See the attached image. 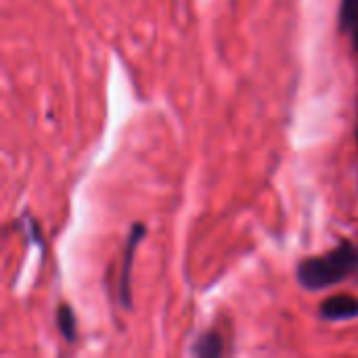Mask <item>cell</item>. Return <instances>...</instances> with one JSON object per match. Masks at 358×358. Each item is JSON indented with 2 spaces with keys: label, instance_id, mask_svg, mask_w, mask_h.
Returning a JSON list of instances; mask_svg holds the SVG:
<instances>
[{
  "label": "cell",
  "instance_id": "6da1fadb",
  "mask_svg": "<svg viewBox=\"0 0 358 358\" xmlns=\"http://www.w3.org/2000/svg\"><path fill=\"white\" fill-rule=\"evenodd\" d=\"M296 277L306 292H325L348 279H358V243L342 239L329 252L300 260Z\"/></svg>",
  "mask_w": 358,
  "mask_h": 358
},
{
  "label": "cell",
  "instance_id": "7a4b0ae2",
  "mask_svg": "<svg viewBox=\"0 0 358 358\" xmlns=\"http://www.w3.org/2000/svg\"><path fill=\"white\" fill-rule=\"evenodd\" d=\"M147 235V227L143 222H134L130 227L126 245H124V256H122V271L117 275V302L122 304L124 310L132 308V264H134V256L136 250L141 245V241Z\"/></svg>",
  "mask_w": 358,
  "mask_h": 358
},
{
  "label": "cell",
  "instance_id": "3957f363",
  "mask_svg": "<svg viewBox=\"0 0 358 358\" xmlns=\"http://www.w3.org/2000/svg\"><path fill=\"white\" fill-rule=\"evenodd\" d=\"M319 317L325 323H346L358 319V296L336 294L319 304Z\"/></svg>",
  "mask_w": 358,
  "mask_h": 358
},
{
  "label": "cell",
  "instance_id": "277c9868",
  "mask_svg": "<svg viewBox=\"0 0 358 358\" xmlns=\"http://www.w3.org/2000/svg\"><path fill=\"white\" fill-rule=\"evenodd\" d=\"M338 27L348 38L358 59V0H340Z\"/></svg>",
  "mask_w": 358,
  "mask_h": 358
},
{
  "label": "cell",
  "instance_id": "5b68a950",
  "mask_svg": "<svg viewBox=\"0 0 358 358\" xmlns=\"http://www.w3.org/2000/svg\"><path fill=\"white\" fill-rule=\"evenodd\" d=\"M191 355L193 357H201V358H218L224 355V340L218 331L210 329L206 334H201L193 348H191Z\"/></svg>",
  "mask_w": 358,
  "mask_h": 358
},
{
  "label": "cell",
  "instance_id": "8992f818",
  "mask_svg": "<svg viewBox=\"0 0 358 358\" xmlns=\"http://www.w3.org/2000/svg\"><path fill=\"white\" fill-rule=\"evenodd\" d=\"M55 323H57L61 338L67 344H73L78 340V321H76V313L69 304H59V308L55 313Z\"/></svg>",
  "mask_w": 358,
  "mask_h": 358
},
{
  "label": "cell",
  "instance_id": "52a82bcc",
  "mask_svg": "<svg viewBox=\"0 0 358 358\" xmlns=\"http://www.w3.org/2000/svg\"><path fill=\"white\" fill-rule=\"evenodd\" d=\"M357 145H358V101H357Z\"/></svg>",
  "mask_w": 358,
  "mask_h": 358
}]
</instances>
